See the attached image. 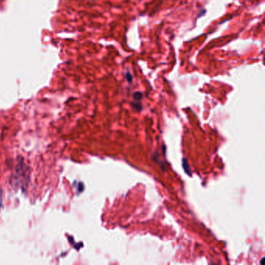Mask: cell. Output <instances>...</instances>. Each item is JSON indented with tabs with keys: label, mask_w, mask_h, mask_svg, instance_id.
Instances as JSON below:
<instances>
[{
	"label": "cell",
	"mask_w": 265,
	"mask_h": 265,
	"mask_svg": "<svg viewBox=\"0 0 265 265\" xmlns=\"http://www.w3.org/2000/svg\"><path fill=\"white\" fill-rule=\"evenodd\" d=\"M2 206V188H0V209Z\"/></svg>",
	"instance_id": "6da1fadb"
}]
</instances>
